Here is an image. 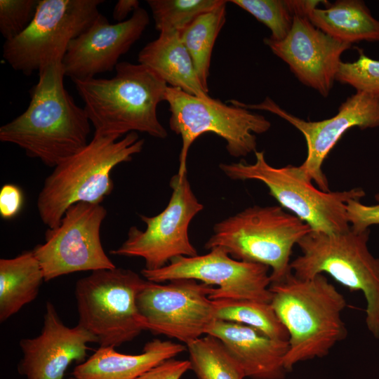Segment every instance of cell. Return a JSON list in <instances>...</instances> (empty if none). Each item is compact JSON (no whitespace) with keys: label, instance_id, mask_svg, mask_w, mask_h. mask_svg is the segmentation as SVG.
I'll return each instance as SVG.
<instances>
[{"label":"cell","instance_id":"cell-29","mask_svg":"<svg viewBox=\"0 0 379 379\" xmlns=\"http://www.w3.org/2000/svg\"><path fill=\"white\" fill-rule=\"evenodd\" d=\"M358 52L356 61H341L335 81L379 99V60L368 57L363 49L358 48Z\"/></svg>","mask_w":379,"mask_h":379},{"label":"cell","instance_id":"cell-8","mask_svg":"<svg viewBox=\"0 0 379 379\" xmlns=\"http://www.w3.org/2000/svg\"><path fill=\"white\" fill-rule=\"evenodd\" d=\"M147 280L124 268L93 271L75 284L79 325L100 346L117 347L146 330L137 296Z\"/></svg>","mask_w":379,"mask_h":379},{"label":"cell","instance_id":"cell-19","mask_svg":"<svg viewBox=\"0 0 379 379\" xmlns=\"http://www.w3.org/2000/svg\"><path fill=\"white\" fill-rule=\"evenodd\" d=\"M206 335L221 341L246 378L284 379L288 373L284 366L288 340L273 339L252 327L218 319L208 326Z\"/></svg>","mask_w":379,"mask_h":379},{"label":"cell","instance_id":"cell-10","mask_svg":"<svg viewBox=\"0 0 379 379\" xmlns=\"http://www.w3.org/2000/svg\"><path fill=\"white\" fill-rule=\"evenodd\" d=\"M102 3L103 0H39L27 28L5 41L4 60L26 76L62 62L69 43L100 14Z\"/></svg>","mask_w":379,"mask_h":379},{"label":"cell","instance_id":"cell-14","mask_svg":"<svg viewBox=\"0 0 379 379\" xmlns=\"http://www.w3.org/2000/svg\"><path fill=\"white\" fill-rule=\"evenodd\" d=\"M270 267L259 263L238 260L221 247L202 255L178 256L157 270L143 269L144 278L161 283L191 279L216 286L209 298L249 300L270 302L272 293Z\"/></svg>","mask_w":379,"mask_h":379},{"label":"cell","instance_id":"cell-13","mask_svg":"<svg viewBox=\"0 0 379 379\" xmlns=\"http://www.w3.org/2000/svg\"><path fill=\"white\" fill-rule=\"evenodd\" d=\"M215 287L191 279L166 284L147 280L137 296V306L146 330L186 344L206 335L215 320L213 301Z\"/></svg>","mask_w":379,"mask_h":379},{"label":"cell","instance_id":"cell-30","mask_svg":"<svg viewBox=\"0 0 379 379\" xmlns=\"http://www.w3.org/2000/svg\"><path fill=\"white\" fill-rule=\"evenodd\" d=\"M39 0H1L0 32L5 41L22 34L32 21Z\"/></svg>","mask_w":379,"mask_h":379},{"label":"cell","instance_id":"cell-6","mask_svg":"<svg viewBox=\"0 0 379 379\" xmlns=\"http://www.w3.org/2000/svg\"><path fill=\"white\" fill-rule=\"evenodd\" d=\"M370 230L328 234L312 231L298 243L302 254L291 262L300 279L328 274L351 291H361L366 302V324L379 338V258L369 251Z\"/></svg>","mask_w":379,"mask_h":379},{"label":"cell","instance_id":"cell-26","mask_svg":"<svg viewBox=\"0 0 379 379\" xmlns=\"http://www.w3.org/2000/svg\"><path fill=\"white\" fill-rule=\"evenodd\" d=\"M249 13L271 31L269 38L281 41L286 37L295 14L308 17L310 12L324 1L310 0H231Z\"/></svg>","mask_w":379,"mask_h":379},{"label":"cell","instance_id":"cell-35","mask_svg":"<svg viewBox=\"0 0 379 379\" xmlns=\"http://www.w3.org/2000/svg\"><path fill=\"white\" fill-rule=\"evenodd\" d=\"M68 379H78V378H74V377L73 376V377H72V378H68Z\"/></svg>","mask_w":379,"mask_h":379},{"label":"cell","instance_id":"cell-15","mask_svg":"<svg viewBox=\"0 0 379 379\" xmlns=\"http://www.w3.org/2000/svg\"><path fill=\"white\" fill-rule=\"evenodd\" d=\"M228 102L249 110L268 111L296 128L303 135L307 149L306 159L299 166L301 173L306 179L314 181L319 189L326 192L330 190L322 165L343 134L353 127L361 129L379 127V99L361 92L348 97L340 105L335 115L317 121H307L288 113L269 97L258 104H246L236 100Z\"/></svg>","mask_w":379,"mask_h":379},{"label":"cell","instance_id":"cell-16","mask_svg":"<svg viewBox=\"0 0 379 379\" xmlns=\"http://www.w3.org/2000/svg\"><path fill=\"white\" fill-rule=\"evenodd\" d=\"M149 23L141 7L121 22L111 24L102 14L69 44L62 64L65 76L73 81L94 78L111 72L138 41Z\"/></svg>","mask_w":379,"mask_h":379},{"label":"cell","instance_id":"cell-24","mask_svg":"<svg viewBox=\"0 0 379 379\" xmlns=\"http://www.w3.org/2000/svg\"><path fill=\"white\" fill-rule=\"evenodd\" d=\"M226 4L199 15L180 32V39L191 56L201 85L207 93L212 51L226 21Z\"/></svg>","mask_w":379,"mask_h":379},{"label":"cell","instance_id":"cell-21","mask_svg":"<svg viewBox=\"0 0 379 379\" xmlns=\"http://www.w3.org/2000/svg\"><path fill=\"white\" fill-rule=\"evenodd\" d=\"M138 63L150 69L168 86L201 98L209 97L199 80L192 60L180 32L165 31L139 52Z\"/></svg>","mask_w":379,"mask_h":379},{"label":"cell","instance_id":"cell-20","mask_svg":"<svg viewBox=\"0 0 379 379\" xmlns=\"http://www.w3.org/2000/svg\"><path fill=\"white\" fill-rule=\"evenodd\" d=\"M185 349L180 343L159 339L147 343L138 354H125L117 352L114 347L100 346L88 359L74 368L72 375L78 379H137Z\"/></svg>","mask_w":379,"mask_h":379},{"label":"cell","instance_id":"cell-28","mask_svg":"<svg viewBox=\"0 0 379 379\" xmlns=\"http://www.w3.org/2000/svg\"><path fill=\"white\" fill-rule=\"evenodd\" d=\"M224 0H147L159 32H180L199 15L227 3Z\"/></svg>","mask_w":379,"mask_h":379},{"label":"cell","instance_id":"cell-7","mask_svg":"<svg viewBox=\"0 0 379 379\" xmlns=\"http://www.w3.org/2000/svg\"><path fill=\"white\" fill-rule=\"evenodd\" d=\"M255 161L244 159L237 163L220 164V169L230 179L262 182L284 209L307 224L313 231L340 233L350 228L346 206L352 199L360 200L366 193L361 188L344 191H323L306 179L298 166L277 168L267 163L263 151H255Z\"/></svg>","mask_w":379,"mask_h":379},{"label":"cell","instance_id":"cell-23","mask_svg":"<svg viewBox=\"0 0 379 379\" xmlns=\"http://www.w3.org/2000/svg\"><path fill=\"white\" fill-rule=\"evenodd\" d=\"M44 273L33 251L0 259V321H6L38 295Z\"/></svg>","mask_w":379,"mask_h":379},{"label":"cell","instance_id":"cell-34","mask_svg":"<svg viewBox=\"0 0 379 379\" xmlns=\"http://www.w3.org/2000/svg\"><path fill=\"white\" fill-rule=\"evenodd\" d=\"M140 8V1L137 0H119L115 4L112 17L117 22H121L126 20L128 15L134 13Z\"/></svg>","mask_w":379,"mask_h":379},{"label":"cell","instance_id":"cell-33","mask_svg":"<svg viewBox=\"0 0 379 379\" xmlns=\"http://www.w3.org/2000/svg\"><path fill=\"white\" fill-rule=\"evenodd\" d=\"M23 193L14 184H5L0 190V215L4 219H11L21 211L23 205Z\"/></svg>","mask_w":379,"mask_h":379},{"label":"cell","instance_id":"cell-4","mask_svg":"<svg viewBox=\"0 0 379 379\" xmlns=\"http://www.w3.org/2000/svg\"><path fill=\"white\" fill-rule=\"evenodd\" d=\"M119 138L94 133L84 148L53 168L36 200L40 218L48 228L57 227L71 205L81 201L100 204L111 194L112 171L131 161L145 142L137 132Z\"/></svg>","mask_w":379,"mask_h":379},{"label":"cell","instance_id":"cell-12","mask_svg":"<svg viewBox=\"0 0 379 379\" xmlns=\"http://www.w3.org/2000/svg\"><path fill=\"white\" fill-rule=\"evenodd\" d=\"M187 174H175L171 178L172 194L166 207L154 216L141 215L146 229L142 231L131 227L127 239L118 248L110 251L111 254L142 258L145 269L151 270L166 266L178 256L198 255L190 241L188 230L204 205L192 192Z\"/></svg>","mask_w":379,"mask_h":379},{"label":"cell","instance_id":"cell-5","mask_svg":"<svg viewBox=\"0 0 379 379\" xmlns=\"http://www.w3.org/2000/svg\"><path fill=\"white\" fill-rule=\"evenodd\" d=\"M312 231L279 205H255L215 223L204 248L221 247L234 259L266 265L271 284L277 283L291 272L293 246Z\"/></svg>","mask_w":379,"mask_h":379},{"label":"cell","instance_id":"cell-3","mask_svg":"<svg viewBox=\"0 0 379 379\" xmlns=\"http://www.w3.org/2000/svg\"><path fill=\"white\" fill-rule=\"evenodd\" d=\"M110 79L73 81L84 102V109L95 133L121 137L146 133L164 139L168 133L157 117V106L165 101L168 84L146 66L119 62Z\"/></svg>","mask_w":379,"mask_h":379},{"label":"cell","instance_id":"cell-11","mask_svg":"<svg viewBox=\"0 0 379 379\" xmlns=\"http://www.w3.org/2000/svg\"><path fill=\"white\" fill-rule=\"evenodd\" d=\"M106 215L100 204L77 202L67 209L57 227L46 230L45 242L32 249L45 281L77 272L116 267L100 240Z\"/></svg>","mask_w":379,"mask_h":379},{"label":"cell","instance_id":"cell-32","mask_svg":"<svg viewBox=\"0 0 379 379\" xmlns=\"http://www.w3.org/2000/svg\"><path fill=\"white\" fill-rule=\"evenodd\" d=\"M192 370L190 360L167 359L146 371L137 379H180Z\"/></svg>","mask_w":379,"mask_h":379},{"label":"cell","instance_id":"cell-2","mask_svg":"<svg viewBox=\"0 0 379 379\" xmlns=\"http://www.w3.org/2000/svg\"><path fill=\"white\" fill-rule=\"evenodd\" d=\"M271 305L288 335L287 372L301 361L326 356L347 330L341 317L347 303L323 274L300 279L292 272L270 286Z\"/></svg>","mask_w":379,"mask_h":379},{"label":"cell","instance_id":"cell-1","mask_svg":"<svg viewBox=\"0 0 379 379\" xmlns=\"http://www.w3.org/2000/svg\"><path fill=\"white\" fill-rule=\"evenodd\" d=\"M38 73L27 108L0 127V140L16 145L29 157L55 168L87 145L91 122L64 86L62 62Z\"/></svg>","mask_w":379,"mask_h":379},{"label":"cell","instance_id":"cell-22","mask_svg":"<svg viewBox=\"0 0 379 379\" xmlns=\"http://www.w3.org/2000/svg\"><path fill=\"white\" fill-rule=\"evenodd\" d=\"M308 18L316 27L343 43L379 41V20L361 0L327 2L324 8H313Z\"/></svg>","mask_w":379,"mask_h":379},{"label":"cell","instance_id":"cell-18","mask_svg":"<svg viewBox=\"0 0 379 379\" xmlns=\"http://www.w3.org/2000/svg\"><path fill=\"white\" fill-rule=\"evenodd\" d=\"M90 343H98L97 338L79 324L65 326L48 301L41 333L20 341L23 356L18 371L27 379H63L73 361H84Z\"/></svg>","mask_w":379,"mask_h":379},{"label":"cell","instance_id":"cell-25","mask_svg":"<svg viewBox=\"0 0 379 379\" xmlns=\"http://www.w3.org/2000/svg\"><path fill=\"white\" fill-rule=\"evenodd\" d=\"M215 318L252 327L267 336L288 340L285 327L270 302L249 300H214Z\"/></svg>","mask_w":379,"mask_h":379},{"label":"cell","instance_id":"cell-9","mask_svg":"<svg viewBox=\"0 0 379 379\" xmlns=\"http://www.w3.org/2000/svg\"><path fill=\"white\" fill-rule=\"evenodd\" d=\"M165 101L168 103L169 127L180 135L182 147L178 175L187 173L189 149L200 135L213 133L223 138L226 149L239 158L255 152V134L267 132L271 123L265 117L235 105H227L210 96L201 98L187 94L180 88L168 86Z\"/></svg>","mask_w":379,"mask_h":379},{"label":"cell","instance_id":"cell-17","mask_svg":"<svg viewBox=\"0 0 379 379\" xmlns=\"http://www.w3.org/2000/svg\"><path fill=\"white\" fill-rule=\"evenodd\" d=\"M264 43L277 57L288 64L291 71L304 85L327 97L333 88L340 57L351 44L328 36L309 20L295 14L292 27L285 39Z\"/></svg>","mask_w":379,"mask_h":379},{"label":"cell","instance_id":"cell-27","mask_svg":"<svg viewBox=\"0 0 379 379\" xmlns=\"http://www.w3.org/2000/svg\"><path fill=\"white\" fill-rule=\"evenodd\" d=\"M192 370L198 379H244L239 366L218 338L205 335L187 344Z\"/></svg>","mask_w":379,"mask_h":379},{"label":"cell","instance_id":"cell-31","mask_svg":"<svg viewBox=\"0 0 379 379\" xmlns=\"http://www.w3.org/2000/svg\"><path fill=\"white\" fill-rule=\"evenodd\" d=\"M378 204L366 205L359 199L350 200L346 206L347 218L350 227L363 231L373 225H379V193L375 195Z\"/></svg>","mask_w":379,"mask_h":379}]
</instances>
